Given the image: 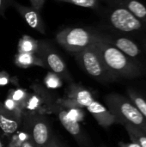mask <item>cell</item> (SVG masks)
Returning <instances> with one entry per match:
<instances>
[{
    "label": "cell",
    "instance_id": "31",
    "mask_svg": "<svg viewBox=\"0 0 146 147\" xmlns=\"http://www.w3.org/2000/svg\"><path fill=\"white\" fill-rule=\"evenodd\" d=\"M143 47H144V48H145V51L146 52V39H145V40H143Z\"/></svg>",
    "mask_w": 146,
    "mask_h": 147
},
{
    "label": "cell",
    "instance_id": "27",
    "mask_svg": "<svg viewBox=\"0 0 146 147\" xmlns=\"http://www.w3.org/2000/svg\"><path fill=\"white\" fill-rule=\"evenodd\" d=\"M9 83V76L6 72H0V86L6 85Z\"/></svg>",
    "mask_w": 146,
    "mask_h": 147
},
{
    "label": "cell",
    "instance_id": "17",
    "mask_svg": "<svg viewBox=\"0 0 146 147\" xmlns=\"http://www.w3.org/2000/svg\"><path fill=\"white\" fill-rule=\"evenodd\" d=\"M15 64L21 67H28L32 65H43L40 59L34 54L29 53H20L15 58Z\"/></svg>",
    "mask_w": 146,
    "mask_h": 147
},
{
    "label": "cell",
    "instance_id": "21",
    "mask_svg": "<svg viewBox=\"0 0 146 147\" xmlns=\"http://www.w3.org/2000/svg\"><path fill=\"white\" fill-rule=\"evenodd\" d=\"M9 98H11L13 101H15L16 103H18L22 109L25 107L26 102L28 98V94L22 89H18L14 90L9 96Z\"/></svg>",
    "mask_w": 146,
    "mask_h": 147
},
{
    "label": "cell",
    "instance_id": "23",
    "mask_svg": "<svg viewBox=\"0 0 146 147\" xmlns=\"http://www.w3.org/2000/svg\"><path fill=\"white\" fill-rule=\"evenodd\" d=\"M68 112V115L75 121H81L84 118V112L81 110V108H71Z\"/></svg>",
    "mask_w": 146,
    "mask_h": 147
},
{
    "label": "cell",
    "instance_id": "24",
    "mask_svg": "<svg viewBox=\"0 0 146 147\" xmlns=\"http://www.w3.org/2000/svg\"><path fill=\"white\" fill-rule=\"evenodd\" d=\"M40 99L38 96H33L30 98H28V100L26 102V104H25V107L28 109L35 110L40 107Z\"/></svg>",
    "mask_w": 146,
    "mask_h": 147
},
{
    "label": "cell",
    "instance_id": "30",
    "mask_svg": "<svg viewBox=\"0 0 146 147\" xmlns=\"http://www.w3.org/2000/svg\"><path fill=\"white\" fill-rule=\"evenodd\" d=\"M21 147H36L34 146V144L29 140H25L22 143L21 145Z\"/></svg>",
    "mask_w": 146,
    "mask_h": 147
},
{
    "label": "cell",
    "instance_id": "15",
    "mask_svg": "<svg viewBox=\"0 0 146 147\" xmlns=\"http://www.w3.org/2000/svg\"><path fill=\"white\" fill-rule=\"evenodd\" d=\"M125 129L133 143L137 144L140 147H146V132L143 129L133 125H125Z\"/></svg>",
    "mask_w": 146,
    "mask_h": 147
},
{
    "label": "cell",
    "instance_id": "32",
    "mask_svg": "<svg viewBox=\"0 0 146 147\" xmlns=\"http://www.w3.org/2000/svg\"><path fill=\"white\" fill-rule=\"evenodd\" d=\"M0 147H4L3 146V143H2V141L0 140Z\"/></svg>",
    "mask_w": 146,
    "mask_h": 147
},
{
    "label": "cell",
    "instance_id": "7",
    "mask_svg": "<svg viewBox=\"0 0 146 147\" xmlns=\"http://www.w3.org/2000/svg\"><path fill=\"white\" fill-rule=\"evenodd\" d=\"M35 53L36 56L40 59L44 66H47L48 68H50L53 73L62 78L70 77L65 62L46 41L38 42V47Z\"/></svg>",
    "mask_w": 146,
    "mask_h": 147
},
{
    "label": "cell",
    "instance_id": "14",
    "mask_svg": "<svg viewBox=\"0 0 146 147\" xmlns=\"http://www.w3.org/2000/svg\"><path fill=\"white\" fill-rule=\"evenodd\" d=\"M59 120L60 121V123L62 124V126L65 127V129L71 134L72 136H74L76 139L77 138H81L82 137V132H81V127L79 123L73 120L69 115L68 112L65 110H60L59 112Z\"/></svg>",
    "mask_w": 146,
    "mask_h": 147
},
{
    "label": "cell",
    "instance_id": "12",
    "mask_svg": "<svg viewBox=\"0 0 146 147\" xmlns=\"http://www.w3.org/2000/svg\"><path fill=\"white\" fill-rule=\"evenodd\" d=\"M111 4H117L129 10L137 19L146 24V6L139 0H109Z\"/></svg>",
    "mask_w": 146,
    "mask_h": 147
},
{
    "label": "cell",
    "instance_id": "19",
    "mask_svg": "<svg viewBox=\"0 0 146 147\" xmlns=\"http://www.w3.org/2000/svg\"><path fill=\"white\" fill-rule=\"evenodd\" d=\"M60 2H65V3H69L75 4L77 6L83 7V8H89L92 9H99L100 4H99V0H57Z\"/></svg>",
    "mask_w": 146,
    "mask_h": 147
},
{
    "label": "cell",
    "instance_id": "28",
    "mask_svg": "<svg viewBox=\"0 0 146 147\" xmlns=\"http://www.w3.org/2000/svg\"><path fill=\"white\" fill-rule=\"evenodd\" d=\"M45 147H59V144H58L57 140H56L54 137H52L51 140L48 142V144H47Z\"/></svg>",
    "mask_w": 146,
    "mask_h": 147
},
{
    "label": "cell",
    "instance_id": "13",
    "mask_svg": "<svg viewBox=\"0 0 146 147\" xmlns=\"http://www.w3.org/2000/svg\"><path fill=\"white\" fill-rule=\"evenodd\" d=\"M19 127V119L9 113L0 105V128L5 134H12L17 131Z\"/></svg>",
    "mask_w": 146,
    "mask_h": 147
},
{
    "label": "cell",
    "instance_id": "18",
    "mask_svg": "<svg viewBox=\"0 0 146 147\" xmlns=\"http://www.w3.org/2000/svg\"><path fill=\"white\" fill-rule=\"evenodd\" d=\"M38 47V42L33 40L30 37L23 38L20 42V50L21 53H34Z\"/></svg>",
    "mask_w": 146,
    "mask_h": 147
},
{
    "label": "cell",
    "instance_id": "22",
    "mask_svg": "<svg viewBox=\"0 0 146 147\" xmlns=\"http://www.w3.org/2000/svg\"><path fill=\"white\" fill-rule=\"evenodd\" d=\"M45 83L47 87L51 89H57L62 85V82L60 77L53 72H50L46 75L45 78Z\"/></svg>",
    "mask_w": 146,
    "mask_h": 147
},
{
    "label": "cell",
    "instance_id": "9",
    "mask_svg": "<svg viewBox=\"0 0 146 147\" xmlns=\"http://www.w3.org/2000/svg\"><path fill=\"white\" fill-rule=\"evenodd\" d=\"M13 6L30 28L40 32V34L46 33V27L39 11L32 7L19 4L16 2L14 3Z\"/></svg>",
    "mask_w": 146,
    "mask_h": 147
},
{
    "label": "cell",
    "instance_id": "2",
    "mask_svg": "<svg viewBox=\"0 0 146 147\" xmlns=\"http://www.w3.org/2000/svg\"><path fill=\"white\" fill-rule=\"evenodd\" d=\"M105 103L108 109L115 117L117 123L123 126L133 125L146 132V119L128 97L111 93L105 96Z\"/></svg>",
    "mask_w": 146,
    "mask_h": 147
},
{
    "label": "cell",
    "instance_id": "8",
    "mask_svg": "<svg viewBox=\"0 0 146 147\" xmlns=\"http://www.w3.org/2000/svg\"><path fill=\"white\" fill-rule=\"evenodd\" d=\"M33 143L36 147H45L52 139L50 127L45 118L34 117L32 124Z\"/></svg>",
    "mask_w": 146,
    "mask_h": 147
},
{
    "label": "cell",
    "instance_id": "20",
    "mask_svg": "<svg viewBox=\"0 0 146 147\" xmlns=\"http://www.w3.org/2000/svg\"><path fill=\"white\" fill-rule=\"evenodd\" d=\"M3 107L6 110H8L9 113H11L12 115H14L17 119H20L22 116V108L16 103L15 101H13L11 98H7V100L5 101Z\"/></svg>",
    "mask_w": 146,
    "mask_h": 147
},
{
    "label": "cell",
    "instance_id": "1",
    "mask_svg": "<svg viewBox=\"0 0 146 147\" xmlns=\"http://www.w3.org/2000/svg\"><path fill=\"white\" fill-rule=\"evenodd\" d=\"M96 31V40L93 44L100 54L108 71L117 78H136L142 75V67L134 60L127 57L118 48L108 43Z\"/></svg>",
    "mask_w": 146,
    "mask_h": 147
},
{
    "label": "cell",
    "instance_id": "11",
    "mask_svg": "<svg viewBox=\"0 0 146 147\" xmlns=\"http://www.w3.org/2000/svg\"><path fill=\"white\" fill-rule=\"evenodd\" d=\"M87 109L94 116L97 123L102 127L108 128L116 123L115 117L108 109V108L96 100L87 107Z\"/></svg>",
    "mask_w": 146,
    "mask_h": 147
},
{
    "label": "cell",
    "instance_id": "6",
    "mask_svg": "<svg viewBox=\"0 0 146 147\" xmlns=\"http://www.w3.org/2000/svg\"><path fill=\"white\" fill-rule=\"evenodd\" d=\"M99 35L107 40L108 43L112 44L114 47L121 51L127 57L134 60L137 64H139L142 67V64L140 61L142 56V51L139 46L131 38L122 35V34H119L111 30L108 31H99L96 30Z\"/></svg>",
    "mask_w": 146,
    "mask_h": 147
},
{
    "label": "cell",
    "instance_id": "29",
    "mask_svg": "<svg viewBox=\"0 0 146 147\" xmlns=\"http://www.w3.org/2000/svg\"><path fill=\"white\" fill-rule=\"evenodd\" d=\"M119 147H140L135 143H124V142H120L119 143Z\"/></svg>",
    "mask_w": 146,
    "mask_h": 147
},
{
    "label": "cell",
    "instance_id": "16",
    "mask_svg": "<svg viewBox=\"0 0 146 147\" xmlns=\"http://www.w3.org/2000/svg\"><path fill=\"white\" fill-rule=\"evenodd\" d=\"M127 97L146 119V97L133 89H127Z\"/></svg>",
    "mask_w": 146,
    "mask_h": 147
},
{
    "label": "cell",
    "instance_id": "26",
    "mask_svg": "<svg viewBox=\"0 0 146 147\" xmlns=\"http://www.w3.org/2000/svg\"><path fill=\"white\" fill-rule=\"evenodd\" d=\"M29 1L32 5V8H34L39 12L42 9L44 3H45V0H29Z\"/></svg>",
    "mask_w": 146,
    "mask_h": 147
},
{
    "label": "cell",
    "instance_id": "3",
    "mask_svg": "<svg viewBox=\"0 0 146 147\" xmlns=\"http://www.w3.org/2000/svg\"><path fill=\"white\" fill-rule=\"evenodd\" d=\"M106 20L112 31L132 34L141 33L146 30V24L137 19L129 10L117 4H111V7L105 12Z\"/></svg>",
    "mask_w": 146,
    "mask_h": 147
},
{
    "label": "cell",
    "instance_id": "5",
    "mask_svg": "<svg viewBox=\"0 0 146 147\" xmlns=\"http://www.w3.org/2000/svg\"><path fill=\"white\" fill-rule=\"evenodd\" d=\"M76 59L86 73L102 83H109L118 79L106 67L93 45L76 53Z\"/></svg>",
    "mask_w": 146,
    "mask_h": 147
},
{
    "label": "cell",
    "instance_id": "25",
    "mask_svg": "<svg viewBox=\"0 0 146 147\" xmlns=\"http://www.w3.org/2000/svg\"><path fill=\"white\" fill-rule=\"evenodd\" d=\"M15 0H0V15L4 16L5 11L10 6H13Z\"/></svg>",
    "mask_w": 146,
    "mask_h": 147
},
{
    "label": "cell",
    "instance_id": "4",
    "mask_svg": "<svg viewBox=\"0 0 146 147\" xmlns=\"http://www.w3.org/2000/svg\"><path fill=\"white\" fill-rule=\"evenodd\" d=\"M96 40V31L82 28H66L56 35V41L66 51L77 53L89 47Z\"/></svg>",
    "mask_w": 146,
    "mask_h": 147
},
{
    "label": "cell",
    "instance_id": "10",
    "mask_svg": "<svg viewBox=\"0 0 146 147\" xmlns=\"http://www.w3.org/2000/svg\"><path fill=\"white\" fill-rule=\"evenodd\" d=\"M94 100L92 94L88 90L78 86H72L68 94V99L63 102L65 107H69L70 109L87 108Z\"/></svg>",
    "mask_w": 146,
    "mask_h": 147
}]
</instances>
